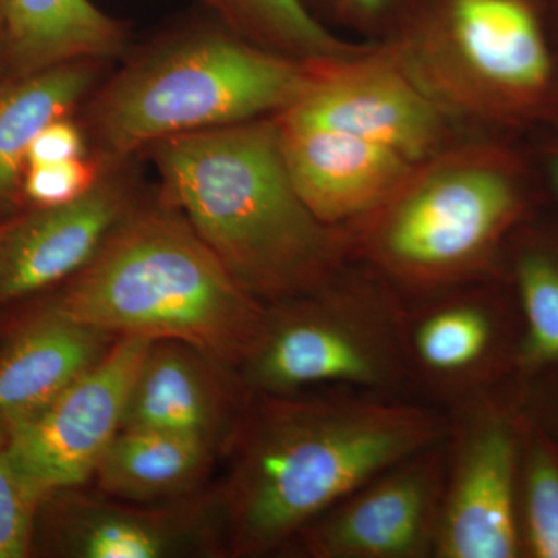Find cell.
Returning <instances> with one entry per match:
<instances>
[{"label":"cell","instance_id":"1","mask_svg":"<svg viewBox=\"0 0 558 558\" xmlns=\"http://www.w3.org/2000/svg\"><path fill=\"white\" fill-rule=\"evenodd\" d=\"M432 403L357 391L248 395L218 494L229 553L263 557L381 470L446 439Z\"/></svg>","mask_w":558,"mask_h":558},{"label":"cell","instance_id":"2","mask_svg":"<svg viewBox=\"0 0 558 558\" xmlns=\"http://www.w3.org/2000/svg\"><path fill=\"white\" fill-rule=\"evenodd\" d=\"M145 153L160 178V199L260 303L314 292L341 274L347 234L301 201L277 120L178 135Z\"/></svg>","mask_w":558,"mask_h":558},{"label":"cell","instance_id":"3","mask_svg":"<svg viewBox=\"0 0 558 558\" xmlns=\"http://www.w3.org/2000/svg\"><path fill=\"white\" fill-rule=\"evenodd\" d=\"M319 69L209 16L157 40L97 86L81 128L90 156L110 167L161 140L279 116L306 95Z\"/></svg>","mask_w":558,"mask_h":558},{"label":"cell","instance_id":"4","mask_svg":"<svg viewBox=\"0 0 558 558\" xmlns=\"http://www.w3.org/2000/svg\"><path fill=\"white\" fill-rule=\"evenodd\" d=\"M54 307L117 337L183 341L234 371L266 315L160 196L140 202Z\"/></svg>","mask_w":558,"mask_h":558},{"label":"cell","instance_id":"5","mask_svg":"<svg viewBox=\"0 0 558 558\" xmlns=\"http://www.w3.org/2000/svg\"><path fill=\"white\" fill-rule=\"evenodd\" d=\"M395 290L343 281L266 304L236 373L248 395L357 391L410 398Z\"/></svg>","mask_w":558,"mask_h":558},{"label":"cell","instance_id":"6","mask_svg":"<svg viewBox=\"0 0 558 558\" xmlns=\"http://www.w3.org/2000/svg\"><path fill=\"white\" fill-rule=\"evenodd\" d=\"M521 213L505 171L461 161L433 171L368 216L366 255L411 295L476 281Z\"/></svg>","mask_w":558,"mask_h":558},{"label":"cell","instance_id":"7","mask_svg":"<svg viewBox=\"0 0 558 558\" xmlns=\"http://www.w3.org/2000/svg\"><path fill=\"white\" fill-rule=\"evenodd\" d=\"M447 475L435 558L520 556L523 414L498 395L449 411Z\"/></svg>","mask_w":558,"mask_h":558},{"label":"cell","instance_id":"8","mask_svg":"<svg viewBox=\"0 0 558 558\" xmlns=\"http://www.w3.org/2000/svg\"><path fill=\"white\" fill-rule=\"evenodd\" d=\"M402 299L400 333L414 395L444 411L497 395L517 369L520 326L494 290L475 281Z\"/></svg>","mask_w":558,"mask_h":558},{"label":"cell","instance_id":"9","mask_svg":"<svg viewBox=\"0 0 558 558\" xmlns=\"http://www.w3.org/2000/svg\"><path fill=\"white\" fill-rule=\"evenodd\" d=\"M153 341L120 337L58 398L7 425L10 457L40 501L95 478L123 429L132 385Z\"/></svg>","mask_w":558,"mask_h":558},{"label":"cell","instance_id":"10","mask_svg":"<svg viewBox=\"0 0 558 558\" xmlns=\"http://www.w3.org/2000/svg\"><path fill=\"white\" fill-rule=\"evenodd\" d=\"M446 475L447 438L381 470L290 545L311 558L435 557Z\"/></svg>","mask_w":558,"mask_h":558},{"label":"cell","instance_id":"11","mask_svg":"<svg viewBox=\"0 0 558 558\" xmlns=\"http://www.w3.org/2000/svg\"><path fill=\"white\" fill-rule=\"evenodd\" d=\"M58 492L50 519L51 549L72 558H174L229 553L218 492L167 505H140Z\"/></svg>","mask_w":558,"mask_h":558},{"label":"cell","instance_id":"12","mask_svg":"<svg viewBox=\"0 0 558 558\" xmlns=\"http://www.w3.org/2000/svg\"><path fill=\"white\" fill-rule=\"evenodd\" d=\"M126 163L106 167L80 199L35 208L0 233V300L24 299L72 279L100 253L140 204Z\"/></svg>","mask_w":558,"mask_h":558},{"label":"cell","instance_id":"13","mask_svg":"<svg viewBox=\"0 0 558 558\" xmlns=\"http://www.w3.org/2000/svg\"><path fill=\"white\" fill-rule=\"evenodd\" d=\"M248 402L234 369L178 340H154L132 385L123 428L156 429L227 453Z\"/></svg>","mask_w":558,"mask_h":558},{"label":"cell","instance_id":"14","mask_svg":"<svg viewBox=\"0 0 558 558\" xmlns=\"http://www.w3.org/2000/svg\"><path fill=\"white\" fill-rule=\"evenodd\" d=\"M279 117L368 140L410 163L435 148L440 134L432 102L385 65L322 68L306 95Z\"/></svg>","mask_w":558,"mask_h":558},{"label":"cell","instance_id":"15","mask_svg":"<svg viewBox=\"0 0 558 558\" xmlns=\"http://www.w3.org/2000/svg\"><path fill=\"white\" fill-rule=\"evenodd\" d=\"M275 120L293 186L326 226L366 219L403 189L411 163L399 154L347 132Z\"/></svg>","mask_w":558,"mask_h":558},{"label":"cell","instance_id":"16","mask_svg":"<svg viewBox=\"0 0 558 558\" xmlns=\"http://www.w3.org/2000/svg\"><path fill=\"white\" fill-rule=\"evenodd\" d=\"M411 24L449 40L494 90L529 98L549 84L553 61L532 0H428Z\"/></svg>","mask_w":558,"mask_h":558},{"label":"cell","instance_id":"17","mask_svg":"<svg viewBox=\"0 0 558 558\" xmlns=\"http://www.w3.org/2000/svg\"><path fill=\"white\" fill-rule=\"evenodd\" d=\"M120 337L51 307L0 357V425L31 416L110 351Z\"/></svg>","mask_w":558,"mask_h":558},{"label":"cell","instance_id":"18","mask_svg":"<svg viewBox=\"0 0 558 558\" xmlns=\"http://www.w3.org/2000/svg\"><path fill=\"white\" fill-rule=\"evenodd\" d=\"M0 22L25 76L65 62H109L128 44L123 22L92 0H0Z\"/></svg>","mask_w":558,"mask_h":558},{"label":"cell","instance_id":"19","mask_svg":"<svg viewBox=\"0 0 558 558\" xmlns=\"http://www.w3.org/2000/svg\"><path fill=\"white\" fill-rule=\"evenodd\" d=\"M218 451L199 440L123 428L95 473L102 494L140 505H167L197 495Z\"/></svg>","mask_w":558,"mask_h":558},{"label":"cell","instance_id":"20","mask_svg":"<svg viewBox=\"0 0 558 558\" xmlns=\"http://www.w3.org/2000/svg\"><path fill=\"white\" fill-rule=\"evenodd\" d=\"M102 61H73L24 76L0 89V216L24 196L33 138L84 105L100 81Z\"/></svg>","mask_w":558,"mask_h":558},{"label":"cell","instance_id":"21","mask_svg":"<svg viewBox=\"0 0 558 558\" xmlns=\"http://www.w3.org/2000/svg\"><path fill=\"white\" fill-rule=\"evenodd\" d=\"M229 28L264 49L306 61H323L339 49L303 0H199Z\"/></svg>","mask_w":558,"mask_h":558},{"label":"cell","instance_id":"22","mask_svg":"<svg viewBox=\"0 0 558 558\" xmlns=\"http://www.w3.org/2000/svg\"><path fill=\"white\" fill-rule=\"evenodd\" d=\"M519 535L521 557L558 558V440L524 414Z\"/></svg>","mask_w":558,"mask_h":558},{"label":"cell","instance_id":"23","mask_svg":"<svg viewBox=\"0 0 558 558\" xmlns=\"http://www.w3.org/2000/svg\"><path fill=\"white\" fill-rule=\"evenodd\" d=\"M513 279L520 311L517 371L558 368V253L538 245L520 250Z\"/></svg>","mask_w":558,"mask_h":558},{"label":"cell","instance_id":"24","mask_svg":"<svg viewBox=\"0 0 558 558\" xmlns=\"http://www.w3.org/2000/svg\"><path fill=\"white\" fill-rule=\"evenodd\" d=\"M43 501L22 480L0 435V558H22L32 548L36 515Z\"/></svg>","mask_w":558,"mask_h":558},{"label":"cell","instance_id":"25","mask_svg":"<svg viewBox=\"0 0 558 558\" xmlns=\"http://www.w3.org/2000/svg\"><path fill=\"white\" fill-rule=\"evenodd\" d=\"M105 170V165L92 156L27 168L24 197L35 208L69 204L94 189Z\"/></svg>","mask_w":558,"mask_h":558},{"label":"cell","instance_id":"26","mask_svg":"<svg viewBox=\"0 0 558 558\" xmlns=\"http://www.w3.org/2000/svg\"><path fill=\"white\" fill-rule=\"evenodd\" d=\"M90 156L86 134L80 124L72 120L51 121L38 132L27 150V168L39 165L60 163V161L83 159Z\"/></svg>","mask_w":558,"mask_h":558},{"label":"cell","instance_id":"27","mask_svg":"<svg viewBox=\"0 0 558 558\" xmlns=\"http://www.w3.org/2000/svg\"><path fill=\"white\" fill-rule=\"evenodd\" d=\"M304 5L329 11L343 20L359 24H385L391 21H413L428 0H303Z\"/></svg>","mask_w":558,"mask_h":558},{"label":"cell","instance_id":"28","mask_svg":"<svg viewBox=\"0 0 558 558\" xmlns=\"http://www.w3.org/2000/svg\"><path fill=\"white\" fill-rule=\"evenodd\" d=\"M549 171H550V180H553V186H554V190H556L557 197H558V154L556 157H554L553 160H550Z\"/></svg>","mask_w":558,"mask_h":558},{"label":"cell","instance_id":"29","mask_svg":"<svg viewBox=\"0 0 558 558\" xmlns=\"http://www.w3.org/2000/svg\"><path fill=\"white\" fill-rule=\"evenodd\" d=\"M0 35H2V22H0ZM3 38V35H2Z\"/></svg>","mask_w":558,"mask_h":558}]
</instances>
